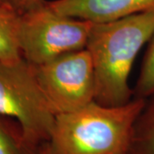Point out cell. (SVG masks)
I'll return each instance as SVG.
<instances>
[{
  "label": "cell",
  "instance_id": "6da1fadb",
  "mask_svg": "<svg viewBox=\"0 0 154 154\" xmlns=\"http://www.w3.org/2000/svg\"><path fill=\"white\" fill-rule=\"evenodd\" d=\"M154 31V11L117 21L93 23L86 49L95 76L94 101L107 106L134 99L128 79L134 62Z\"/></svg>",
  "mask_w": 154,
  "mask_h": 154
},
{
  "label": "cell",
  "instance_id": "7a4b0ae2",
  "mask_svg": "<svg viewBox=\"0 0 154 154\" xmlns=\"http://www.w3.org/2000/svg\"><path fill=\"white\" fill-rule=\"evenodd\" d=\"M146 99L118 106L92 102L56 115L49 143L51 154H128L134 124Z\"/></svg>",
  "mask_w": 154,
  "mask_h": 154
},
{
  "label": "cell",
  "instance_id": "3957f363",
  "mask_svg": "<svg viewBox=\"0 0 154 154\" xmlns=\"http://www.w3.org/2000/svg\"><path fill=\"white\" fill-rule=\"evenodd\" d=\"M92 26V22L57 12L45 1L20 14L18 41L22 57L33 65H40L85 49Z\"/></svg>",
  "mask_w": 154,
  "mask_h": 154
},
{
  "label": "cell",
  "instance_id": "277c9868",
  "mask_svg": "<svg viewBox=\"0 0 154 154\" xmlns=\"http://www.w3.org/2000/svg\"><path fill=\"white\" fill-rule=\"evenodd\" d=\"M0 114L18 122L26 138L40 146L48 142L55 122L33 66L22 58L0 60Z\"/></svg>",
  "mask_w": 154,
  "mask_h": 154
},
{
  "label": "cell",
  "instance_id": "5b68a950",
  "mask_svg": "<svg viewBox=\"0 0 154 154\" xmlns=\"http://www.w3.org/2000/svg\"><path fill=\"white\" fill-rule=\"evenodd\" d=\"M33 66L41 91L55 116L94 101V65L86 48Z\"/></svg>",
  "mask_w": 154,
  "mask_h": 154
},
{
  "label": "cell",
  "instance_id": "8992f818",
  "mask_svg": "<svg viewBox=\"0 0 154 154\" xmlns=\"http://www.w3.org/2000/svg\"><path fill=\"white\" fill-rule=\"evenodd\" d=\"M47 4L60 14L92 23L114 22L154 11V0H51Z\"/></svg>",
  "mask_w": 154,
  "mask_h": 154
},
{
  "label": "cell",
  "instance_id": "52a82bcc",
  "mask_svg": "<svg viewBox=\"0 0 154 154\" xmlns=\"http://www.w3.org/2000/svg\"><path fill=\"white\" fill-rule=\"evenodd\" d=\"M20 13L5 2L0 5V60L16 63L22 59L18 41Z\"/></svg>",
  "mask_w": 154,
  "mask_h": 154
},
{
  "label": "cell",
  "instance_id": "ba28073f",
  "mask_svg": "<svg viewBox=\"0 0 154 154\" xmlns=\"http://www.w3.org/2000/svg\"><path fill=\"white\" fill-rule=\"evenodd\" d=\"M128 154H154V94L146 99L134 124Z\"/></svg>",
  "mask_w": 154,
  "mask_h": 154
},
{
  "label": "cell",
  "instance_id": "9c48e42d",
  "mask_svg": "<svg viewBox=\"0 0 154 154\" xmlns=\"http://www.w3.org/2000/svg\"><path fill=\"white\" fill-rule=\"evenodd\" d=\"M39 149L26 138L18 122L0 114V154H39Z\"/></svg>",
  "mask_w": 154,
  "mask_h": 154
},
{
  "label": "cell",
  "instance_id": "30bf717a",
  "mask_svg": "<svg viewBox=\"0 0 154 154\" xmlns=\"http://www.w3.org/2000/svg\"><path fill=\"white\" fill-rule=\"evenodd\" d=\"M134 90V98L147 99L154 94V31L147 42L137 82Z\"/></svg>",
  "mask_w": 154,
  "mask_h": 154
},
{
  "label": "cell",
  "instance_id": "8fae6325",
  "mask_svg": "<svg viewBox=\"0 0 154 154\" xmlns=\"http://www.w3.org/2000/svg\"><path fill=\"white\" fill-rule=\"evenodd\" d=\"M16 11L22 14L43 5L46 0H6Z\"/></svg>",
  "mask_w": 154,
  "mask_h": 154
},
{
  "label": "cell",
  "instance_id": "7c38bea8",
  "mask_svg": "<svg viewBox=\"0 0 154 154\" xmlns=\"http://www.w3.org/2000/svg\"><path fill=\"white\" fill-rule=\"evenodd\" d=\"M39 154H51V148H50V146L48 142H45V143L42 144L40 146Z\"/></svg>",
  "mask_w": 154,
  "mask_h": 154
},
{
  "label": "cell",
  "instance_id": "4fadbf2b",
  "mask_svg": "<svg viewBox=\"0 0 154 154\" xmlns=\"http://www.w3.org/2000/svg\"><path fill=\"white\" fill-rule=\"evenodd\" d=\"M5 2H7L6 0H0V5H3V4L5 3Z\"/></svg>",
  "mask_w": 154,
  "mask_h": 154
}]
</instances>
